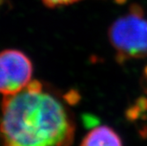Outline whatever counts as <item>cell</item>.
I'll return each instance as SVG.
<instances>
[{"mask_svg":"<svg viewBox=\"0 0 147 146\" xmlns=\"http://www.w3.org/2000/svg\"><path fill=\"white\" fill-rule=\"evenodd\" d=\"M75 124L60 99L39 81L5 95L0 114V140L10 146L71 144Z\"/></svg>","mask_w":147,"mask_h":146,"instance_id":"1","label":"cell"},{"mask_svg":"<svg viewBox=\"0 0 147 146\" xmlns=\"http://www.w3.org/2000/svg\"><path fill=\"white\" fill-rule=\"evenodd\" d=\"M110 43L118 63L147 57V19L142 7L133 5L109 30Z\"/></svg>","mask_w":147,"mask_h":146,"instance_id":"2","label":"cell"},{"mask_svg":"<svg viewBox=\"0 0 147 146\" xmlns=\"http://www.w3.org/2000/svg\"><path fill=\"white\" fill-rule=\"evenodd\" d=\"M33 63L25 53L18 49L0 51V94H13L31 81Z\"/></svg>","mask_w":147,"mask_h":146,"instance_id":"3","label":"cell"},{"mask_svg":"<svg viewBox=\"0 0 147 146\" xmlns=\"http://www.w3.org/2000/svg\"><path fill=\"white\" fill-rule=\"evenodd\" d=\"M80 144L84 146L122 145L123 141L115 129L107 125H100L91 129L84 137Z\"/></svg>","mask_w":147,"mask_h":146,"instance_id":"4","label":"cell"},{"mask_svg":"<svg viewBox=\"0 0 147 146\" xmlns=\"http://www.w3.org/2000/svg\"><path fill=\"white\" fill-rule=\"evenodd\" d=\"M43 5L49 8H57L61 6L70 5L75 3H78L81 0H41Z\"/></svg>","mask_w":147,"mask_h":146,"instance_id":"5","label":"cell"},{"mask_svg":"<svg viewBox=\"0 0 147 146\" xmlns=\"http://www.w3.org/2000/svg\"><path fill=\"white\" fill-rule=\"evenodd\" d=\"M145 76H146V78H147V67H146V70H145Z\"/></svg>","mask_w":147,"mask_h":146,"instance_id":"6","label":"cell"}]
</instances>
